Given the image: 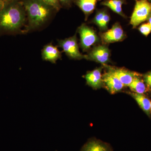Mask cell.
<instances>
[{"label": "cell", "instance_id": "1", "mask_svg": "<svg viewBox=\"0 0 151 151\" xmlns=\"http://www.w3.org/2000/svg\"><path fill=\"white\" fill-rule=\"evenodd\" d=\"M27 14L21 0L5 3L0 11V33L13 34L22 32Z\"/></svg>", "mask_w": 151, "mask_h": 151}, {"label": "cell", "instance_id": "2", "mask_svg": "<svg viewBox=\"0 0 151 151\" xmlns=\"http://www.w3.org/2000/svg\"><path fill=\"white\" fill-rule=\"evenodd\" d=\"M26 12L27 27L24 32L40 27L50 19L53 11L52 7L42 0H21Z\"/></svg>", "mask_w": 151, "mask_h": 151}, {"label": "cell", "instance_id": "3", "mask_svg": "<svg viewBox=\"0 0 151 151\" xmlns=\"http://www.w3.org/2000/svg\"><path fill=\"white\" fill-rule=\"evenodd\" d=\"M135 1L136 4L130 22L133 28H136L142 23L147 21L151 16V3L143 0Z\"/></svg>", "mask_w": 151, "mask_h": 151}, {"label": "cell", "instance_id": "4", "mask_svg": "<svg viewBox=\"0 0 151 151\" xmlns=\"http://www.w3.org/2000/svg\"><path fill=\"white\" fill-rule=\"evenodd\" d=\"M77 32L80 35V46L83 52L89 51L92 46L100 41L96 31L85 24L79 27Z\"/></svg>", "mask_w": 151, "mask_h": 151}, {"label": "cell", "instance_id": "5", "mask_svg": "<svg viewBox=\"0 0 151 151\" xmlns=\"http://www.w3.org/2000/svg\"><path fill=\"white\" fill-rule=\"evenodd\" d=\"M58 46L71 59H86V55L81 54L79 51L76 34L71 37L58 40Z\"/></svg>", "mask_w": 151, "mask_h": 151}, {"label": "cell", "instance_id": "6", "mask_svg": "<svg viewBox=\"0 0 151 151\" xmlns=\"http://www.w3.org/2000/svg\"><path fill=\"white\" fill-rule=\"evenodd\" d=\"M100 35L103 44L105 45L121 42L127 37L126 34L119 22L116 23L111 29L101 33Z\"/></svg>", "mask_w": 151, "mask_h": 151}, {"label": "cell", "instance_id": "7", "mask_svg": "<svg viewBox=\"0 0 151 151\" xmlns=\"http://www.w3.org/2000/svg\"><path fill=\"white\" fill-rule=\"evenodd\" d=\"M86 55V60L105 65L110 62L111 53L107 45L103 44L94 46Z\"/></svg>", "mask_w": 151, "mask_h": 151}, {"label": "cell", "instance_id": "8", "mask_svg": "<svg viewBox=\"0 0 151 151\" xmlns=\"http://www.w3.org/2000/svg\"><path fill=\"white\" fill-rule=\"evenodd\" d=\"M103 65L107 68L108 70L116 76L124 86H129L133 81L134 77L139 74L124 68L114 67L108 65L107 64Z\"/></svg>", "mask_w": 151, "mask_h": 151}, {"label": "cell", "instance_id": "9", "mask_svg": "<svg viewBox=\"0 0 151 151\" xmlns=\"http://www.w3.org/2000/svg\"><path fill=\"white\" fill-rule=\"evenodd\" d=\"M102 77L103 84H105L111 94L117 93L124 88V85L119 78L109 70L104 73Z\"/></svg>", "mask_w": 151, "mask_h": 151}, {"label": "cell", "instance_id": "10", "mask_svg": "<svg viewBox=\"0 0 151 151\" xmlns=\"http://www.w3.org/2000/svg\"><path fill=\"white\" fill-rule=\"evenodd\" d=\"M110 20L111 17L109 12L107 9L104 8L97 10L92 22L96 24L101 32H105L108 29Z\"/></svg>", "mask_w": 151, "mask_h": 151}, {"label": "cell", "instance_id": "11", "mask_svg": "<svg viewBox=\"0 0 151 151\" xmlns=\"http://www.w3.org/2000/svg\"><path fill=\"white\" fill-rule=\"evenodd\" d=\"M102 67L96 68L92 71L87 72L85 75L86 83L93 89L101 88L103 84Z\"/></svg>", "mask_w": 151, "mask_h": 151}, {"label": "cell", "instance_id": "12", "mask_svg": "<svg viewBox=\"0 0 151 151\" xmlns=\"http://www.w3.org/2000/svg\"><path fill=\"white\" fill-rule=\"evenodd\" d=\"M42 57L44 60L55 63L58 60L61 58V52L52 44H48L44 46L42 50Z\"/></svg>", "mask_w": 151, "mask_h": 151}, {"label": "cell", "instance_id": "13", "mask_svg": "<svg viewBox=\"0 0 151 151\" xmlns=\"http://www.w3.org/2000/svg\"><path fill=\"white\" fill-rule=\"evenodd\" d=\"M80 151H113V150L108 143L93 139L84 144Z\"/></svg>", "mask_w": 151, "mask_h": 151}, {"label": "cell", "instance_id": "14", "mask_svg": "<svg viewBox=\"0 0 151 151\" xmlns=\"http://www.w3.org/2000/svg\"><path fill=\"white\" fill-rule=\"evenodd\" d=\"M99 0H74L73 3L78 6L84 13L85 20L88 19L90 14L94 12L96 8L97 2Z\"/></svg>", "mask_w": 151, "mask_h": 151}, {"label": "cell", "instance_id": "15", "mask_svg": "<svg viewBox=\"0 0 151 151\" xmlns=\"http://www.w3.org/2000/svg\"><path fill=\"white\" fill-rule=\"evenodd\" d=\"M127 4L126 0H104L100 3V5L105 6L112 10L114 12L126 18L127 17L122 10V6Z\"/></svg>", "mask_w": 151, "mask_h": 151}, {"label": "cell", "instance_id": "16", "mask_svg": "<svg viewBox=\"0 0 151 151\" xmlns=\"http://www.w3.org/2000/svg\"><path fill=\"white\" fill-rule=\"evenodd\" d=\"M132 97L135 99L138 105L144 112L150 116L151 113V102L148 98H147L143 94L137 93H132Z\"/></svg>", "mask_w": 151, "mask_h": 151}, {"label": "cell", "instance_id": "17", "mask_svg": "<svg viewBox=\"0 0 151 151\" xmlns=\"http://www.w3.org/2000/svg\"><path fill=\"white\" fill-rule=\"evenodd\" d=\"M129 86L132 91L137 94H143L147 91L146 84L139 73L134 77Z\"/></svg>", "mask_w": 151, "mask_h": 151}, {"label": "cell", "instance_id": "18", "mask_svg": "<svg viewBox=\"0 0 151 151\" xmlns=\"http://www.w3.org/2000/svg\"><path fill=\"white\" fill-rule=\"evenodd\" d=\"M138 29L142 34L147 37L151 32V25L149 23L143 24L140 26Z\"/></svg>", "mask_w": 151, "mask_h": 151}, {"label": "cell", "instance_id": "19", "mask_svg": "<svg viewBox=\"0 0 151 151\" xmlns=\"http://www.w3.org/2000/svg\"><path fill=\"white\" fill-rule=\"evenodd\" d=\"M45 4L52 7L55 11H59L62 7L58 0H42Z\"/></svg>", "mask_w": 151, "mask_h": 151}, {"label": "cell", "instance_id": "20", "mask_svg": "<svg viewBox=\"0 0 151 151\" xmlns=\"http://www.w3.org/2000/svg\"><path fill=\"white\" fill-rule=\"evenodd\" d=\"M143 80L148 87L151 88V71L145 74Z\"/></svg>", "mask_w": 151, "mask_h": 151}, {"label": "cell", "instance_id": "21", "mask_svg": "<svg viewBox=\"0 0 151 151\" xmlns=\"http://www.w3.org/2000/svg\"><path fill=\"white\" fill-rule=\"evenodd\" d=\"M62 7L68 8H70L74 0H58Z\"/></svg>", "mask_w": 151, "mask_h": 151}, {"label": "cell", "instance_id": "22", "mask_svg": "<svg viewBox=\"0 0 151 151\" xmlns=\"http://www.w3.org/2000/svg\"><path fill=\"white\" fill-rule=\"evenodd\" d=\"M5 2H4L1 1H0V11L4 7V5Z\"/></svg>", "mask_w": 151, "mask_h": 151}, {"label": "cell", "instance_id": "23", "mask_svg": "<svg viewBox=\"0 0 151 151\" xmlns=\"http://www.w3.org/2000/svg\"><path fill=\"white\" fill-rule=\"evenodd\" d=\"M147 21L151 25V16L150 17V18L148 19Z\"/></svg>", "mask_w": 151, "mask_h": 151}, {"label": "cell", "instance_id": "24", "mask_svg": "<svg viewBox=\"0 0 151 151\" xmlns=\"http://www.w3.org/2000/svg\"><path fill=\"white\" fill-rule=\"evenodd\" d=\"M12 1V0H0L1 1L4 2H6L9 1Z\"/></svg>", "mask_w": 151, "mask_h": 151}, {"label": "cell", "instance_id": "25", "mask_svg": "<svg viewBox=\"0 0 151 151\" xmlns=\"http://www.w3.org/2000/svg\"><path fill=\"white\" fill-rule=\"evenodd\" d=\"M139 1H142V0H139ZM143 1H147L151 3V0H143Z\"/></svg>", "mask_w": 151, "mask_h": 151}, {"label": "cell", "instance_id": "26", "mask_svg": "<svg viewBox=\"0 0 151 151\" xmlns=\"http://www.w3.org/2000/svg\"></svg>", "mask_w": 151, "mask_h": 151}]
</instances>
